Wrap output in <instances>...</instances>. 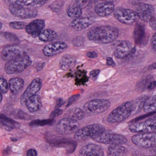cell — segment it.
Here are the masks:
<instances>
[{
    "mask_svg": "<svg viewBox=\"0 0 156 156\" xmlns=\"http://www.w3.org/2000/svg\"><path fill=\"white\" fill-rule=\"evenodd\" d=\"M119 35L117 28L110 25L100 26L93 27L88 32V39L100 44H105L114 42Z\"/></svg>",
    "mask_w": 156,
    "mask_h": 156,
    "instance_id": "cell-1",
    "label": "cell"
},
{
    "mask_svg": "<svg viewBox=\"0 0 156 156\" xmlns=\"http://www.w3.org/2000/svg\"><path fill=\"white\" fill-rule=\"evenodd\" d=\"M133 105L132 101H127L113 110L107 117V121L111 124L123 122L132 114Z\"/></svg>",
    "mask_w": 156,
    "mask_h": 156,
    "instance_id": "cell-2",
    "label": "cell"
},
{
    "mask_svg": "<svg viewBox=\"0 0 156 156\" xmlns=\"http://www.w3.org/2000/svg\"><path fill=\"white\" fill-rule=\"evenodd\" d=\"M32 63L31 58L24 54L7 61L5 66V71L8 74L20 73L30 66Z\"/></svg>",
    "mask_w": 156,
    "mask_h": 156,
    "instance_id": "cell-3",
    "label": "cell"
},
{
    "mask_svg": "<svg viewBox=\"0 0 156 156\" xmlns=\"http://www.w3.org/2000/svg\"><path fill=\"white\" fill-rule=\"evenodd\" d=\"M91 138L93 141L100 144L113 145H123L126 144L127 140L124 136L106 131L94 135Z\"/></svg>",
    "mask_w": 156,
    "mask_h": 156,
    "instance_id": "cell-4",
    "label": "cell"
},
{
    "mask_svg": "<svg viewBox=\"0 0 156 156\" xmlns=\"http://www.w3.org/2000/svg\"><path fill=\"white\" fill-rule=\"evenodd\" d=\"M111 105V101L107 99H94L85 103L83 110L88 114L98 115L107 111Z\"/></svg>",
    "mask_w": 156,
    "mask_h": 156,
    "instance_id": "cell-5",
    "label": "cell"
},
{
    "mask_svg": "<svg viewBox=\"0 0 156 156\" xmlns=\"http://www.w3.org/2000/svg\"><path fill=\"white\" fill-rule=\"evenodd\" d=\"M105 130V127L100 124L89 125L79 129L74 134V138L78 141H85Z\"/></svg>",
    "mask_w": 156,
    "mask_h": 156,
    "instance_id": "cell-6",
    "label": "cell"
},
{
    "mask_svg": "<svg viewBox=\"0 0 156 156\" xmlns=\"http://www.w3.org/2000/svg\"><path fill=\"white\" fill-rule=\"evenodd\" d=\"M114 16L120 23L125 25L134 24L138 17L135 11L123 7H118L114 9Z\"/></svg>",
    "mask_w": 156,
    "mask_h": 156,
    "instance_id": "cell-7",
    "label": "cell"
},
{
    "mask_svg": "<svg viewBox=\"0 0 156 156\" xmlns=\"http://www.w3.org/2000/svg\"><path fill=\"white\" fill-rule=\"evenodd\" d=\"M132 140L134 144L138 146L144 148H150L156 146V133L137 134L132 137Z\"/></svg>",
    "mask_w": 156,
    "mask_h": 156,
    "instance_id": "cell-8",
    "label": "cell"
},
{
    "mask_svg": "<svg viewBox=\"0 0 156 156\" xmlns=\"http://www.w3.org/2000/svg\"><path fill=\"white\" fill-rule=\"evenodd\" d=\"M80 127L78 121L71 118H64L59 121L56 126L57 132L62 135H69L75 133Z\"/></svg>",
    "mask_w": 156,
    "mask_h": 156,
    "instance_id": "cell-9",
    "label": "cell"
},
{
    "mask_svg": "<svg viewBox=\"0 0 156 156\" xmlns=\"http://www.w3.org/2000/svg\"><path fill=\"white\" fill-rule=\"evenodd\" d=\"M9 6L10 13L17 18L30 19L36 17L38 14V12L34 8L25 7L17 5H12Z\"/></svg>",
    "mask_w": 156,
    "mask_h": 156,
    "instance_id": "cell-10",
    "label": "cell"
},
{
    "mask_svg": "<svg viewBox=\"0 0 156 156\" xmlns=\"http://www.w3.org/2000/svg\"><path fill=\"white\" fill-rule=\"evenodd\" d=\"M156 118H150L145 121L131 125L129 130L133 133H156Z\"/></svg>",
    "mask_w": 156,
    "mask_h": 156,
    "instance_id": "cell-11",
    "label": "cell"
},
{
    "mask_svg": "<svg viewBox=\"0 0 156 156\" xmlns=\"http://www.w3.org/2000/svg\"><path fill=\"white\" fill-rule=\"evenodd\" d=\"M133 53L132 43L127 40L118 41L114 44V55L120 59L125 58Z\"/></svg>",
    "mask_w": 156,
    "mask_h": 156,
    "instance_id": "cell-12",
    "label": "cell"
},
{
    "mask_svg": "<svg viewBox=\"0 0 156 156\" xmlns=\"http://www.w3.org/2000/svg\"><path fill=\"white\" fill-rule=\"evenodd\" d=\"M68 45L63 42H53L45 46L42 50L44 55L47 57H52L61 54L67 50Z\"/></svg>",
    "mask_w": 156,
    "mask_h": 156,
    "instance_id": "cell-13",
    "label": "cell"
},
{
    "mask_svg": "<svg viewBox=\"0 0 156 156\" xmlns=\"http://www.w3.org/2000/svg\"><path fill=\"white\" fill-rule=\"evenodd\" d=\"M42 87V80L39 78L34 79L28 85L20 98V103L22 105H25L26 101L31 96L36 94Z\"/></svg>",
    "mask_w": 156,
    "mask_h": 156,
    "instance_id": "cell-14",
    "label": "cell"
},
{
    "mask_svg": "<svg viewBox=\"0 0 156 156\" xmlns=\"http://www.w3.org/2000/svg\"><path fill=\"white\" fill-rule=\"evenodd\" d=\"M138 18L143 22L148 23L154 13L153 5L149 4L143 3L139 5L135 11Z\"/></svg>",
    "mask_w": 156,
    "mask_h": 156,
    "instance_id": "cell-15",
    "label": "cell"
},
{
    "mask_svg": "<svg viewBox=\"0 0 156 156\" xmlns=\"http://www.w3.org/2000/svg\"><path fill=\"white\" fill-rule=\"evenodd\" d=\"M115 7L113 2H98L94 7L95 13L100 17L110 16L114 12Z\"/></svg>",
    "mask_w": 156,
    "mask_h": 156,
    "instance_id": "cell-16",
    "label": "cell"
},
{
    "mask_svg": "<svg viewBox=\"0 0 156 156\" xmlns=\"http://www.w3.org/2000/svg\"><path fill=\"white\" fill-rule=\"evenodd\" d=\"M24 54V52L18 46L9 45L4 48L1 57L4 60L8 61Z\"/></svg>",
    "mask_w": 156,
    "mask_h": 156,
    "instance_id": "cell-17",
    "label": "cell"
},
{
    "mask_svg": "<svg viewBox=\"0 0 156 156\" xmlns=\"http://www.w3.org/2000/svg\"><path fill=\"white\" fill-rule=\"evenodd\" d=\"M93 22V20L89 17L81 16L73 19L71 22L70 26L71 29L75 31H82L89 28Z\"/></svg>",
    "mask_w": 156,
    "mask_h": 156,
    "instance_id": "cell-18",
    "label": "cell"
},
{
    "mask_svg": "<svg viewBox=\"0 0 156 156\" xmlns=\"http://www.w3.org/2000/svg\"><path fill=\"white\" fill-rule=\"evenodd\" d=\"M79 156H104V151L101 147L95 144L86 145L81 148Z\"/></svg>",
    "mask_w": 156,
    "mask_h": 156,
    "instance_id": "cell-19",
    "label": "cell"
},
{
    "mask_svg": "<svg viewBox=\"0 0 156 156\" xmlns=\"http://www.w3.org/2000/svg\"><path fill=\"white\" fill-rule=\"evenodd\" d=\"M45 27V20L36 19L28 24L26 27V31L28 34L33 37L38 36L39 34L44 30Z\"/></svg>",
    "mask_w": 156,
    "mask_h": 156,
    "instance_id": "cell-20",
    "label": "cell"
},
{
    "mask_svg": "<svg viewBox=\"0 0 156 156\" xmlns=\"http://www.w3.org/2000/svg\"><path fill=\"white\" fill-rule=\"evenodd\" d=\"M48 1V0H4V2L9 5H17L35 9L43 6Z\"/></svg>",
    "mask_w": 156,
    "mask_h": 156,
    "instance_id": "cell-21",
    "label": "cell"
},
{
    "mask_svg": "<svg viewBox=\"0 0 156 156\" xmlns=\"http://www.w3.org/2000/svg\"><path fill=\"white\" fill-rule=\"evenodd\" d=\"M24 105L31 112H34L39 111L42 106L40 96L36 94L31 96L26 101Z\"/></svg>",
    "mask_w": 156,
    "mask_h": 156,
    "instance_id": "cell-22",
    "label": "cell"
},
{
    "mask_svg": "<svg viewBox=\"0 0 156 156\" xmlns=\"http://www.w3.org/2000/svg\"><path fill=\"white\" fill-rule=\"evenodd\" d=\"M9 89L11 92L16 95L20 93L24 85V81L19 77L11 78L9 81Z\"/></svg>",
    "mask_w": 156,
    "mask_h": 156,
    "instance_id": "cell-23",
    "label": "cell"
},
{
    "mask_svg": "<svg viewBox=\"0 0 156 156\" xmlns=\"http://www.w3.org/2000/svg\"><path fill=\"white\" fill-rule=\"evenodd\" d=\"M76 63L75 57L70 55H66L61 58L60 61V67L62 70H67L74 68Z\"/></svg>",
    "mask_w": 156,
    "mask_h": 156,
    "instance_id": "cell-24",
    "label": "cell"
},
{
    "mask_svg": "<svg viewBox=\"0 0 156 156\" xmlns=\"http://www.w3.org/2000/svg\"><path fill=\"white\" fill-rule=\"evenodd\" d=\"M127 148L122 145H113L108 147V154L110 156H125Z\"/></svg>",
    "mask_w": 156,
    "mask_h": 156,
    "instance_id": "cell-25",
    "label": "cell"
},
{
    "mask_svg": "<svg viewBox=\"0 0 156 156\" xmlns=\"http://www.w3.org/2000/svg\"><path fill=\"white\" fill-rule=\"evenodd\" d=\"M38 37L39 40L42 42H50L56 39L57 37V34L52 29H46L43 30Z\"/></svg>",
    "mask_w": 156,
    "mask_h": 156,
    "instance_id": "cell-26",
    "label": "cell"
},
{
    "mask_svg": "<svg viewBox=\"0 0 156 156\" xmlns=\"http://www.w3.org/2000/svg\"><path fill=\"white\" fill-rule=\"evenodd\" d=\"M144 112L147 113L155 112L156 108V96L155 95L147 97L143 105Z\"/></svg>",
    "mask_w": 156,
    "mask_h": 156,
    "instance_id": "cell-27",
    "label": "cell"
},
{
    "mask_svg": "<svg viewBox=\"0 0 156 156\" xmlns=\"http://www.w3.org/2000/svg\"><path fill=\"white\" fill-rule=\"evenodd\" d=\"M85 112L79 107H74L68 111L67 116L68 118H71L76 121L82 120L85 116Z\"/></svg>",
    "mask_w": 156,
    "mask_h": 156,
    "instance_id": "cell-28",
    "label": "cell"
},
{
    "mask_svg": "<svg viewBox=\"0 0 156 156\" xmlns=\"http://www.w3.org/2000/svg\"><path fill=\"white\" fill-rule=\"evenodd\" d=\"M67 13L69 17L74 19L81 16L82 10L75 7L70 4L67 9Z\"/></svg>",
    "mask_w": 156,
    "mask_h": 156,
    "instance_id": "cell-29",
    "label": "cell"
},
{
    "mask_svg": "<svg viewBox=\"0 0 156 156\" xmlns=\"http://www.w3.org/2000/svg\"><path fill=\"white\" fill-rule=\"evenodd\" d=\"M0 124L7 127L8 129H12L15 127L17 123L12 119L0 114Z\"/></svg>",
    "mask_w": 156,
    "mask_h": 156,
    "instance_id": "cell-30",
    "label": "cell"
},
{
    "mask_svg": "<svg viewBox=\"0 0 156 156\" xmlns=\"http://www.w3.org/2000/svg\"><path fill=\"white\" fill-rule=\"evenodd\" d=\"M147 97L142 96L141 98H138L135 102H133V111L132 114L137 113L140 112V110L143 107L144 102Z\"/></svg>",
    "mask_w": 156,
    "mask_h": 156,
    "instance_id": "cell-31",
    "label": "cell"
},
{
    "mask_svg": "<svg viewBox=\"0 0 156 156\" xmlns=\"http://www.w3.org/2000/svg\"><path fill=\"white\" fill-rule=\"evenodd\" d=\"M64 5V1L62 0H56L50 4L49 7L53 12L57 13L62 10Z\"/></svg>",
    "mask_w": 156,
    "mask_h": 156,
    "instance_id": "cell-32",
    "label": "cell"
},
{
    "mask_svg": "<svg viewBox=\"0 0 156 156\" xmlns=\"http://www.w3.org/2000/svg\"><path fill=\"white\" fill-rule=\"evenodd\" d=\"M90 2L91 0H73L71 4L82 10L89 5Z\"/></svg>",
    "mask_w": 156,
    "mask_h": 156,
    "instance_id": "cell-33",
    "label": "cell"
},
{
    "mask_svg": "<svg viewBox=\"0 0 156 156\" xmlns=\"http://www.w3.org/2000/svg\"><path fill=\"white\" fill-rule=\"evenodd\" d=\"M54 122V120L52 119H47V120H36L32 121L29 124L31 126H44L51 124Z\"/></svg>",
    "mask_w": 156,
    "mask_h": 156,
    "instance_id": "cell-34",
    "label": "cell"
},
{
    "mask_svg": "<svg viewBox=\"0 0 156 156\" xmlns=\"http://www.w3.org/2000/svg\"><path fill=\"white\" fill-rule=\"evenodd\" d=\"M27 24L24 22H12L9 23V26L11 28L16 30H21L25 28Z\"/></svg>",
    "mask_w": 156,
    "mask_h": 156,
    "instance_id": "cell-35",
    "label": "cell"
},
{
    "mask_svg": "<svg viewBox=\"0 0 156 156\" xmlns=\"http://www.w3.org/2000/svg\"><path fill=\"white\" fill-rule=\"evenodd\" d=\"M9 90L8 82L5 78L0 76V91L2 94H5Z\"/></svg>",
    "mask_w": 156,
    "mask_h": 156,
    "instance_id": "cell-36",
    "label": "cell"
},
{
    "mask_svg": "<svg viewBox=\"0 0 156 156\" xmlns=\"http://www.w3.org/2000/svg\"><path fill=\"white\" fill-rule=\"evenodd\" d=\"M80 97V95L79 94H75V95H73L71 96L69 99L67 107L70 106L71 105L76 102L79 99Z\"/></svg>",
    "mask_w": 156,
    "mask_h": 156,
    "instance_id": "cell-37",
    "label": "cell"
},
{
    "mask_svg": "<svg viewBox=\"0 0 156 156\" xmlns=\"http://www.w3.org/2000/svg\"><path fill=\"white\" fill-rule=\"evenodd\" d=\"M4 36L5 38H7L10 41H14V42H18L19 41L18 38L14 34L10 33H6L4 34Z\"/></svg>",
    "mask_w": 156,
    "mask_h": 156,
    "instance_id": "cell-38",
    "label": "cell"
},
{
    "mask_svg": "<svg viewBox=\"0 0 156 156\" xmlns=\"http://www.w3.org/2000/svg\"><path fill=\"white\" fill-rule=\"evenodd\" d=\"M72 43L75 46H81L83 44V38L81 37H77L75 39H73Z\"/></svg>",
    "mask_w": 156,
    "mask_h": 156,
    "instance_id": "cell-39",
    "label": "cell"
},
{
    "mask_svg": "<svg viewBox=\"0 0 156 156\" xmlns=\"http://www.w3.org/2000/svg\"><path fill=\"white\" fill-rule=\"evenodd\" d=\"M63 111L62 109H57L53 111L50 115V118H54L57 116L61 115L63 113Z\"/></svg>",
    "mask_w": 156,
    "mask_h": 156,
    "instance_id": "cell-40",
    "label": "cell"
},
{
    "mask_svg": "<svg viewBox=\"0 0 156 156\" xmlns=\"http://www.w3.org/2000/svg\"><path fill=\"white\" fill-rule=\"evenodd\" d=\"M151 45L152 49L154 53H156V34L155 33L153 35L151 39Z\"/></svg>",
    "mask_w": 156,
    "mask_h": 156,
    "instance_id": "cell-41",
    "label": "cell"
},
{
    "mask_svg": "<svg viewBox=\"0 0 156 156\" xmlns=\"http://www.w3.org/2000/svg\"><path fill=\"white\" fill-rule=\"evenodd\" d=\"M149 24L153 30H156V18L155 16H153L151 17L149 21Z\"/></svg>",
    "mask_w": 156,
    "mask_h": 156,
    "instance_id": "cell-42",
    "label": "cell"
},
{
    "mask_svg": "<svg viewBox=\"0 0 156 156\" xmlns=\"http://www.w3.org/2000/svg\"><path fill=\"white\" fill-rule=\"evenodd\" d=\"M87 56L91 58H96L98 57V54L95 51H90L87 53Z\"/></svg>",
    "mask_w": 156,
    "mask_h": 156,
    "instance_id": "cell-43",
    "label": "cell"
},
{
    "mask_svg": "<svg viewBox=\"0 0 156 156\" xmlns=\"http://www.w3.org/2000/svg\"><path fill=\"white\" fill-rule=\"evenodd\" d=\"M106 64L109 66L115 67V64L112 58L107 57L106 59Z\"/></svg>",
    "mask_w": 156,
    "mask_h": 156,
    "instance_id": "cell-44",
    "label": "cell"
},
{
    "mask_svg": "<svg viewBox=\"0 0 156 156\" xmlns=\"http://www.w3.org/2000/svg\"><path fill=\"white\" fill-rule=\"evenodd\" d=\"M38 153L34 149H30L27 152V156H37Z\"/></svg>",
    "mask_w": 156,
    "mask_h": 156,
    "instance_id": "cell-45",
    "label": "cell"
},
{
    "mask_svg": "<svg viewBox=\"0 0 156 156\" xmlns=\"http://www.w3.org/2000/svg\"><path fill=\"white\" fill-rule=\"evenodd\" d=\"M100 72V70H99V69H95V70H92L90 73V76L91 77L94 79V78H96L98 76Z\"/></svg>",
    "mask_w": 156,
    "mask_h": 156,
    "instance_id": "cell-46",
    "label": "cell"
},
{
    "mask_svg": "<svg viewBox=\"0 0 156 156\" xmlns=\"http://www.w3.org/2000/svg\"><path fill=\"white\" fill-rule=\"evenodd\" d=\"M156 81H153L151 82V83H149L148 84V86H147V88L148 90H154L156 87Z\"/></svg>",
    "mask_w": 156,
    "mask_h": 156,
    "instance_id": "cell-47",
    "label": "cell"
},
{
    "mask_svg": "<svg viewBox=\"0 0 156 156\" xmlns=\"http://www.w3.org/2000/svg\"><path fill=\"white\" fill-rule=\"evenodd\" d=\"M63 103H64V102H63V100L60 99L58 100L57 103L56 105V109H58L60 106H62Z\"/></svg>",
    "mask_w": 156,
    "mask_h": 156,
    "instance_id": "cell-48",
    "label": "cell"
},
{
    "mask_svg": "<svg viewBox=\"0 0 156 156\" xmlns=\"http://www.w3.org/2000/svg\"><path fill=\"white\" fill-rule=\"evenodd\" d=\"M2 94L1 92L0 91V103L2 102Z\"/></svg>",
    "mask_w": 156,
    "mask_h": 156,
    "instance_id": "cell-49",
    "label": "cell"
},
{
    "mask_svg": "<svg viewBox=\"0 0 156 156\" xmlns=\"http://www.w3.org/2000/svg\"><path fill=\"white\" fill-rule=\"evenodd\" d=\"M2 24L0 22V30L2 29Z\"/></svg>",
    "mask_w": 156,
    "mask_h": 156,
    "instance_id": "cell-50",
    "label": "cell"
},
{
    "mask_svg": "<svg viewBox=\"0 0 156 156\" xmlns=\"http://www.w3.org/2000/svg\"></svg>",
    "mask_w": 156,
    "mask_h": 156,
    "instance_id": "cell-51",
    "label": "cell"
}]
</instances>
